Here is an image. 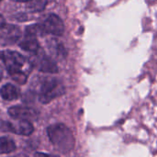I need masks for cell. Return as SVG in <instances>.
I'll return each mask as SVG.
<instances>
[{
	"mask_svg": "<svg viewBox=\"0 0 157 157\" xmlns=\"http://www.w3.org/2000/svg\"><path fill=\"white\" fill-rule=\"evenodd\" d=\"M48 137L54 148L63 153L67 154L75 147V137L71 130L64 124L58 123L48 127Z\"/></svg>",
	"mask_w": 157,
	"mask_h": 157,
	"instance_id": "6da1fadb",
	"label": "cell"
},
{
	"mask_svg": "<svg viewBox=\"0 0 157 157\" xmlns=\"http://www.w3.org/2000/svg\"><path fill=\"white\" fill-rule=\"evenodd\" d=\"M0 59L3 61L8 74L10 76H13L17 74L25 73L28 74V71H25L26 68L29 69V66H32L30 62L21 55L17 52L6 50L0 52Z\"/></svg>",
	"mask_w": 157,
	"mask_h": 157,
	"instance_id": "7a4b0ae2",
	"label": "cell"
},
{
	"mask_svg": "<svg viewBox=\"0 0 157 157\" xmlns=\"http://www.w3.org/2000/svg\"><path fill=\"white\" fill-rule=\"evenodd\" d=\"M64 92L65 88L61 81L56 78H45L40 86L39 100L43 104H47L63 95Z\"/></svg>",
	"mask_w": 157,
	"mask_h": 157,
	"instance_id": "3957f363",
	"label": "cell"
},
{
	"mask_svg": "<svg viewBox=\"0 0 157 157\" xmlns=\"http://www.w3.org/2000/svg\"><path fill=\"white\" fill-rule=\"evenodd\" d=\"M32 67H36L39 71L48 74H57L58 66L52 61V59L45 54V52L40 49L36 53H32V57L29 60Z\"/></svg>",
	"mask_w": 157,
	"mask_h": 157,
	"instance_id": "277c9868",
	"label": "cell"
},
{
	"mask_svg": "<svg viewBox=\"0 0 157 157\" xmlns=\"http://www.w3.org/2000/svg\"><path fill=\"white\" fill-rule=\"evenodd\" d=\"M40 24L44 33H49L55 36H61L64 31V25L63 20L55 14L48 15L44 18V20Z\"/></svg>",
	"mask_w": 157,
	"mask_h": 157,
	"instance_id": "5b68a950",
	"label": "cell"
},
{
	"mask_svg": "<svg viewBox=\"0 0 157 157\" xmlns=\"http://www.w3.org/2000/svg\"><path fill=\"white\" fill-rule=\"evenodd\" d=\"M21 31L17 26L15 25H4L0 28V45L10 46L17 42L20 39Z\"/></svg>",
	"mask_w": 157,
	"mask_h": 157,
	"instance_id": "8992f818",
	"label": "cell"
},
{
	"mask_svg": "<svg viewBox=\"0 0 157 157\" xmlns=\"http://www.w3.org/2000/svg\"><path fill=\"white\" fill-rule=\"evenodd\" d=\"M2 128H4L5 131L11 132L16 134L24 135V136L30 135L34 131L33 125L29 121L27 120H17V121L4 122Z\"/></svg>",
	"mask_w": 157,
	"mask_h": 157,
	"instance_id": "52a82bcc",
	"label": "cell"
},
{
	"mask_svg": "<svg viewBox=\"0 0 157 157\" xmlns=\"http://www.w3.org/2000/svg\"><path fill=\"white\" fill-rule=\"evenodd\" d=\"M8 114L14 120H36L38 118V113L35 109L28 107L14 106L8 109Z\"/></svg>",
	"mask_w": 157,
	"mask_h": 157,
	"instance_id": "ba28073f",
	"label": "cell"
},
{
	"mask_svg": "<svg viewBox=\"0 0 157 157\" xmlns=\"http://www.w3.org/2000/svg\"><path fill=\"white\" fill-rule=\"evenodd\" d=\"M19 46L22 50L30 53H36L40 49L37 37L29 34H25V37L19 42Z\"/></svg>",
	"mask_w": 157,
	"mask_h": 157,
	"instance_id": "9c48e42d",
	"label": "cell"
},
{
	"mask_svg": "<svg viewBox=\"0 0 157 157\" xmlns=\"http://www.w3.org/2000/svg\"><path fill=\"white\" fill-rule=\"evenodd\" d=\"M0 96L5 100H15L19 98L20 90L12 84H6L1 87Z\"/></svg>",
	"mask_w": 157,
	"mask_h": 157,
	"instance_id": "30bf717a",
	"label": "cell"
},
{
	"mask_svg": "<svg viewBox=\"0 0 157 157\" xmlns=\"http://www.w3.org/2000/svg\"><path fill=\"white\" fill-rule=\"evenodd\" d=\"M48 49L50 52L52 53V55L56 58L62 59L66 56V51L63 45L60 41L54 39H52L51 40L48 41Z\"/></svg>",
	"mask_w": 157,
	"mask_h": 157,
	"instance_id": "8fae6325",
	"label": "cell"
},
{
	"mask_svg": "<svg viewBox=\"0 0 157 157\" xmlns=\"http://www.w3.org/2000/svg\"><path fill=\"white\" fill-rule=\"evenodd\" d=\"M16 150V144L13 140L7 137L0 138V155L10 154Z\"/></svg>",
	"mask_w": 157,
	"mask_h": 157,
	"instance_id": "7c38bea8",
	"label": "cell"
},
{
	"mask_svg": "<svg viewBox=\"0 0 157 157\" xmlns=\"http://www.w3.org/2000/svg\"><path fill=\"white\" fill-rule=\"evenodd\" d=\"M46 5H47V0H35L34 2L29 4L27 6V8L32 12H39L43 10Z\"/></svg>",
	"mask_w": 157,
	"mask_h": 157,
	"instance_id": "4fadbf2b",
	"label": "cell"
},
{
	"mask_svg": "<svg viewBox=\"0 0 157 157\" xmlns=\"http://www.w3.org/2000/svg\"><path fill=\"white\" fill-rule=\"evenodd\" d=\"M44 31L40 26V24H33L30 25L29 27L26 28V32L25 34H29V35H33V36H40V35H43Z\"/></svg>",
	"mask_w": 157,
	"mask_h": 157,
	"instance_id": "5bb4252c",
	"label": "cell"
},
{
	"mask_svg": "<svg viewBox=\"0 0 157 157\" xmlns=\"http://www.w3.org/2000/svg\"><path fill=\"white\" fill-rule=\"evenodd\" d=\"M5 25V18L3 17L2 15H0V28Z\"/></svg>",
	"mask_w": 157,
	"mask_h": 157,
	"instance_id": "9a60e30c",
	"label": "cell"
},
{
	"mask_svg": "<svg viewBox=\"0 0 157 157\" xmlns=\"http://www.w3.org/2000/svg\"><path fill=\"white\" fill-rule=\"evenodd\" d=\"M15 2H30L31 0H13Z\"/></svg>",
	"mask_w": 157,
	"mask_h": 157,
	"instance_id": "2e32d148",
	"label": "cell"
},
{
	"mask_svg": "<svg viewBox=\"0 0 157 157\" xmlns=\"http://www.w3.org/2000/svg\"><path fill=\"white\" fill-rule=\"evenodd\" d=\"M2 77H3V73H2V71L0 70V81H1V79H2Z\"/></svg>",
	"mask_w": 157,
	"mask_h": 157,
	"instance_id": "e0dca14e",
	"label": "cell"
},
{
	"mask_svg": "<svg viewBox=\"0 0 157 157\" xmlns=\"http://www.w3.org/2000/svg\"><path fill=\"white\" fill-rule=\"evenodd\" d=\"M0 1H2V0H0Z\"/></svg>",
	"mask_w": 157,
	"mask_h": 157,
	"instance_id": "ac0fdd59",
	"label": "cell"
}]
</instances>
